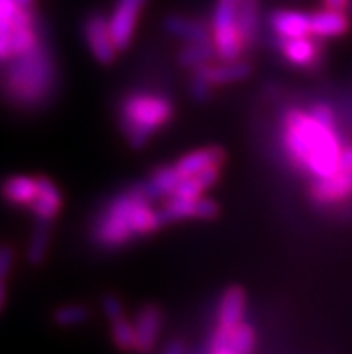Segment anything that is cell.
<instances>
[{
    "mask_svg": "<svg viewBox=\"0 0 352 354\" xmlns=\"http://www.w3.org/2000/svg\"><path fill=\"white\" fill-rule=\"evenodd\" d=\"M351 29V17L345 11L320 9L311 13V35L317 38H336Z\"/></svg>",
    "mask_w": 352,
    "mask_h": 354,
    "instance_id": "17",
    "label": "cell"
},
{
    "mask_svg": "<svg viewBox=\"0 0 352 354\" xmlns=\"http://www.w3.org/2000/svg\"><path fill=\"white\" fill-rule=\"evenodd\" d=\"M228 338H230V331L223 328L216 329L212 340H210V354H236L230 347Z\"/></svg>",
    "mask_w": 352,
    "mask_h": 354,
    "instance_id": "30",
    "label": "cell"
},
{
    "mask_svg": "<svg viewBox=\"0 0 352 354\" xmlns=\"http://www.w3.org/2000/svg\"><path fill=\"white\" fill-rule=\"evenodd\" d=\"M225 2H234V4H239V0H225Z\"/></svg>",
    "mask_w": 352,
    "mask_h": 354,
    "instance_id": "37",
    "label": "cell"
},
{
    "mask_svg": "<svg viewBox=\"0 0 352 354\" xmlns=\"http://www.w3.org/2000/svg\"><path fill=\"white\" fill-rule=\"evenodd\" d=\"M38 194V176L15 175L0 184V196L13 207H31Z\"/></svg>",
    "mask_w": 352,
    "mask_h": 354,
    "instance_id": "13",
    "label": "cell"
},
{
    "mask_svg": "<svg viewBox=\"0 0 352 354\" xmlns=\"http://www.w3.org/2000/svg\"><path fill=\"white\" fill-rule=\"evenodd\" d=\"M216 56V49L212 41L205 44H185L182 50L178 53V62L185 68H198L205 63H210V59Z\"/></svg>",
    "mask_w": 352,
    "mask_h": 354,
    "instance_id": "24",
    "label": "cell"
},
{
    "mask_svg": "<svg viewBox=\"0 0 352 354\" xmlns=\"http://www.w3.org/2000/svg\"><path fill=\"white\" fill-rule=\"evenodd\" d=\"M347 13H349V17L352 18V4H351V8H349V11H347Z\"/></svg>",
    "mask_w": 352,
    "mask_h": 354,
    "instance_id": "38",
    "label": "cell"
},
{
    "mask_svg": "<svg viewBox=\"0 0 352 354\" xmlns=\"http://www.w3.org/2000/svg\"><path fill=\"white\" fill-rule=\"evenodd\" d=\"M189 92H191V97L198 103H203L207 99L210 97V90H212V85H210L209 81L203 80L200 74L196 72H192V77H191V85H189Z\"/></svg>",
    "mask_w": 352,
    "mask_h": 354,
    "instance_id": "29",
    "label": "cell"
},
{
    "mask_svg": "<svg viewBox=\"0 0 352 354\" xmlns=\"http://www.w3.org/2000/svg\"><path fill=\"white\" fill-rule=\"evenodd\" d=\"M54 68L50 63L49 53L44 45H38L31 53L13 58L8 85L9 95L22 104L41 103L53 88Z\"/></svg>",
    "mask_w": 352,
    "mask_h": 354,
    "instance_id": "4",
    "label": "cell"
},
{
    "mask_svg": "<svg viewBox=\"0 0 352 354\" xmlns=\"http://www.w3.org/2000/svg\"><path fill=\"white\" fill-rule=\"evenodd\" d=\"M164 354H183V344L178 340L169 342V346L165 347Z\"/></svg>",
    "mask_w": 352,
    "mask_h": 354,
    "instance_id": "33",
    "label": "cell"
},
{
    "mask_svg": "<svg viewBox=\"0 0 352 354\" xmlns=\"http://www.w3.org/2000/svg\"><path fill=\"white\" fill-rule=\"evenodd\" d=\"M277 38H300L311 35V15L297 9H275L268 17Z\"/></svg>",
    "mask_w": 352,
    "mask_h": 354,
    "instance_id": "11",
    "label": "cell"
},
{
    "mask_svg": "<svg viewBox=\"0 0 352 354\" xmlns=\"http://www.w3.org/2000/svg\"><path fill=\"white\" fill-rule=\"evenodd\" d=\"M223 160V149L219 148V146H210V148L196 149V151H192L189 155H185V157H182L174 164V169L180 175V178H185V176L198 175V173L209 169V167H221Z\"/></svg>",
    "mask_w": 352,
    "mask_h": 354,
    "instance_id": "16",
    "label": "cell"
},
{
    "mask_svg": "<svg viewBox=\"0 0 352 354\" xmlns=\"http://www.w3.org/2000/svg\"><path fill=\"white\" fill-rule=\"evenodd\" d=\"M281 142L293 166L313 180L333 175L345 149L335 110L326 103L313 104L309 110L286 108L281 117Z\"/></svg>",
    "mask_w": 352,
    "mask_h": 354,
    "instance_id": "1",
    "label": "cell"
},
{
    "mask_svg": "<svg viewBox=\"0 0 352 354\" xmlns=\"http://www.w3.org/2000/svg\"><path fill=\"white\" fill-rule=\"evenodd\" d=\"M83 35H85L86 45L90 53L94 54V58L103 65H110L115 59L117 49L113 45L112 35H110V26L108 18L103 13L89 15L83 24Z\"/></svg>",
    "mask_w": 352,
    "mask_h": 354,
    "instance_id": "8",
    "label": "cell"
},
{
    "mask_svg": "<svg viewBox=\"0 0 352 354\" xmlns=\"http://www.w3.org/2000/svg\"><path fill=\"white\" fill-rule=\"evenodd\" d=\"M210 31H212V44H214L218 58L230 62L243 56L246 47L237 27V4L216 0V8L210 20Z\"/></svg>",
    "mask_w": 352,
    "mask_h": 354,
    "instance_id": "5",
    "label": "cell"
},
{
    "mask_svg": "<svg viewBox=\"0 0 352 354\" xmlns=\"http://www.w3.org/2000/svg\"><path fill=\"white\" fill-rule=\"evenodd\" d=\"M90 310L83 304H71L62 306L54 311L53 320L59 328H74V326H81V324L89 322Z\"/></svg>",
    "mask_w": 352,
    "mask_h": 354,
    "instance_id": "25",
    "label": "cell"
},
{
    "mask_svg": "<svg viewBox=\"0 0 352 354\" xmlns=\"http://www.w3.org/2000/svg\"><path fill=\"white\" fill-rule=\"evenodd\" d=\"M162 225L158 211L153 209L140 184H135L98 212L90 234L99 247L119 248L137 236L155 232Z\"/></svg>",
    "mask_w": 352,
    "mask_h": 354,
    "instance_id": "2",
    "label": "cell"
},
{
    "mask_svg": "<svg viewBox=\"0 0 352 354\" xmlns=\"http://www.w3.org/2000/svg\"><path fill=\"white\" fill-rule=\"evenodd\" d=\"M6 299H8V288H6V279H0V313L6 308Z\"/></svg>",
    "mask_w": 352,
    "mask_h": 354,
    "instance_id": "34",
    "label": "cell"
},
{
    "mask_svg": "<svg viewBox=\"0 0 352 354\" xmlns=\"http://www.w3.org/2000/svg\"><path fill=\"white\" fill-rule=\"evenodd\" d=\"M317 36L308 35L300 38H277V47L281 54L295 67L315 68L320 63L322 47Z\"/></svg>",
    "mask_w": 352,
    "mask_h": 354,
    "instance_id": "10",
    "label": "cell"
},
{
    "mask_svg": "<svg viewBox=\"0 0 352 354\" xmlns=\"http://www.w3.org/2000/svg\"><path fill=\"white\" fill-rule=\"evenodd\" d=\"M17 2L22 6V8H31V4H33V0H17Z\"/></svg>",
    "mask_w": 352,
    "mask_h": 354,
    "instance_id": "36",
    "label": "cell"
},
{
    "mask_svg": "<svg viewBox=\"0 0 352 354\" xmlns=\"http://www.w3.org/2000/svg\"><path fill=\"white\" fill-rule=\"evenodd\" d=\"M112 340L113 346L122 353L135 351V328L126 317L112 322Z\"/></svg>",
    "mask_w": 352,
    "mask_h": 354,
    "instance_id": "27",
    "label": "cell"
},
{
    "mask_svg": "<svg viewBox=\"0 0 352 354\" xmlns=\"http://www.w3.org/2000/svg\"><path fill=\"white\" fill-rule=\"evenodd\" d=\"M174 106L167 95L151 92L128 94L119 106V126L131 148H142L151 135L173 119Z\"/></svg>",
    "mask_w": 352,
    "mask_h": 354,
    "instance_id": "3",
    "label": "cell"
},
{
    "mask_svg": "<svg viewBox=\"0 0 352 354\" xmlns=\"http://www.w3.org/2000/svg\"><path fill=\"white\" fill-rule=\"evenodd\" d=\"M146 0H115L112 13L108 18L110 35L117 53L124 50L133 38L135 26H137L138 15L142 11Z\"/></svg>",
    "mask_w": 352,
    "mask_h": 354,
    "instance_id": "7",
    "label": "cell"
},
{
    "mask_svg": "<svg viewBox=\"0 0 352 354\" xmlns=\"http://www.w3.org/2000/svg\"><path fill=\"white\" fill-rule=\"evenodd\" d=\"M196 200H187V198H176L171 196L165 200V205L162 207L158 214H160L162 223H171V221L187 220V218H196Z\"/></svg>",
    "mask_w": 352,
    "mask_h": 354,
    "instance_id": "23",
    "label": "cell"
},
{
    "mask_svg": "<svg viewBox=\"0 0 352 354\" xmlns=\"http://www.w3.org/2000/svg\"><path fill=\"white\" fill-rule=\"evenodd\" d=\"M192 72L200 74L203 80H207L212 86L216 85H227V83H236V81H243L250 76L252 67L250 63L243 62V59H230V62L221 63H205L198 68H192Z\"/></svg>",
    "mask_w": 352,
    "mask_h": 354,
    "instance_id": "12",
    "label": "cell"
},
{
    "mask_svg": "<svg viewBox=\"0 0 352 354\" xmlns=\"http://www.w3.org/2000/svg\"><path fill=\"white\" fill-rule=\"evenodd\" d=\"M164 29L174 38H180L185 44H205L212 41V31L205 22L191 20L182 15H169L164 20Z\"/></svg>",
    "mask_w": 352,
    "mask_h": 354,
    "instance_id": "14",
    "label": "cell"
},
{
    "mask_svg": "<svg viewBox=\"0 0 352 354\" xmlns=\"http://www.w3.org/2000/svg\"><path fill=\"white\" fill-rule=\"evenodd\" d=\"M101 308H103V313L106 315V319L110 322H115V320L124 317V304H122V301L115 293H106L101 299Z\"/></svg>",
    "mask_w": 352,
    "mask_h": 354,
    "instance_id": "28",
    "label": "cell"
},
{
    "mask_svg": "<svg viewBox=\"0 0 352 354\" xmlns=\"http://www.w3.org/2000/svg\"><path fill=\"white\" fill-rule=\"evenodd\" d=\"M352 0H322V6L326 9H333V11H345L347 13L351 8Z\"/></svg>",
    "mask_w": 352,
    "mask_h": 354,
    "instance_id": "32",
    "label": "cell"
},
{
    "mask_svg": "<svg viewBox=\"0 0 352 354\" xmlns=\"http://www.w3.org/2000/svg\"><path fill=\"white\" fill-rule=\"evenodd\" d=\"M62 205L63 198L58 185L47 176H38V194L29 207L33 214L36 216V220L50 221L62 211Z\"/></svg>",
    "mask_w": 352,
    "mask_h": 354,
    "instance_id": "15",
    "label": "cell"
},
{
    "mask_svg": "<svg viewBox=\"0 0 352 354\" xmlns=\"http://www.w3.org/2000/svg\"><path fill=\"white\" fill-rule=\"evenodd\" d=\"M162 310L155 304H146L135 315V353L147 354L156 346V340L160 337Z\"/></svg>",
    "mask_w": 352,
    "mask_h": 354,
    "instance_id": "9",
    "label": "cell"
},
{
    "mask_svg": "<svg viewBox=\"0 0 352 354\" xmlns=\"http://www.w3.org/2000/svg\"><path fill=\"white\" fill-rule=\"evenodd\" d=\"M178 182L180 175L176 173L174 166H164L153 171L149 178L144 180V182H138V184L142 187L147 200L156 202V200H167L174 193Z\"/></svg>",
    "mask_w": 352,
    "mask_h": 354,
    "instance_id": "18",
    "label": "cell"
},
{
    "mask_svg": "<svg viewBox=\"0 0 352 354\" xmlns=\"http://www.w3.org/2000/svg\"><path fill=\"white\" fill-rule=\"evenodd\" d=\"M309 198L313 205L322 209L347 202L349 198H352V166L340 164L333 175L311 180Z\"/></svg>",
    "mask_w": 352,
    "mask_h": 354,
    "instance_id": "6",
    "label": "cell"
},
{
    "mask_svg": "<svg viewBox=\"0 0 352 354\" xmlns=\"http://www.w3.org/2000/svg\"><path fill=\"white\" fill-rule=\"evenodd\" d=\"M245 304L246 297L243 288L230 286L221 297V304H219L218 315V328H223L227 331H232L236 326L243 322L245 317Z\"/></svg>",
    "mask_w": 352,
    "mask_h": 354,
    "instance_id": "19",
    "label": "cell"
},
{
    "mask_svg": "<svg viewBox=\"0 0 352 354\" xmlns=\"http://www.w3.org/2000/svg\"><path fill=\"white\" fill-rule=\"evenodd\" d=\"M13 250L9 247L0 248V279H8L9 272L13 268Z\"/></svg>",
    "mask_w": 352,
    "mask_h": 354,
    "instance_id": "31",
    "label": "cell"
},
{
    "mask_svg": "<svg viewBox=\"0 0 352 354\" xmlns=\"http://www.w3.org/2000/svg\"><path fill=\"white\" fill-rule=\"evenodd\" d=\"M49 221L36 220L31 239H29V247H27V261L31 265H41L44 263L45 256H47V250H49Z\"/></svg>",
    "mask_w": 352,
    "mask_h": 354,
    "instance_id": "22",
    "label": "cell"
},
{
    "mask_svg": "<svg viewBox=\"0 0 352 354\" xmlns=\"http://www.w3.org/2000/svg\"><path fill=\"white\" fill-rule=\"evenodd\" d=\"M230 347L236 354H252L255 347V331L254 328L246 322H241L239 326L230 331Z\"/></svg>",
    "mask_w": 352,
    "mask_h": 354,
    "instance_id": "26",
    "label": "cell"
},
{
    "mask_svg": "<svg viewBox=\"0 0 352 354\" xmlns=\"http://www.w3.org/2000/svg\"><path fill=\"white\" fill-rule=\"evenodd\" d=\"M340 164H345V166H352V146H349V148L344 149Z\"/></svg>",
    "mask_w": 352,
    "mask_h": 354,
    "instance_id": "35",
    "label": "cell"
},
{
    "mask_svg": "<svg viewBox=\"0 0 352 354\" xmlns=\"http://www.w3.org/2000/svg\"><path fill=\"white\" fill-rule=\"evenodd\" d=\"M237 27L246 49L252 47L259 35V0H239Z\"/></svg>",
    "mask_w": 352,
    "mask_h": 354,
    "instance_id": "21",
    "label": "cell"
},
{
    "mask_svg": "<svg viewBox=\"0 0 352 354\" xmlns=\"http://www.w3.org/2000/svg\"><path fill=\"white\" fill-rule=\"evenodd\" d=\"M218 176H219V167L216 166V167H209V169L201 171V173H198V175L180 178L178 185H176V189H174V193L171 194V196L196 200V198H200L201 194H203V191H207L210 185L216 184Z\"/></svg>",
    "mask_w": 352,
    "mask_h": 354,
    "instance_id": "20",
    "label": "cell"
}]
</instances>
